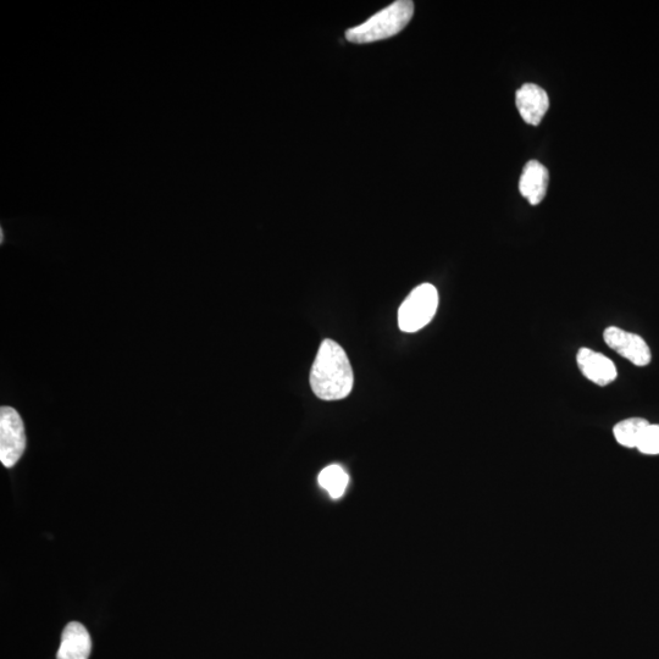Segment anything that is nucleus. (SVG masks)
<instances>
[{"label": "nucleus", "mask_w": 659, "mask_h": 659, "mask_svg": "<svg viewBox=\"0 0 659 659\" xmlns=\"http://www.w3.org/2000/svg\"><path fill=\"white\" fill-rule=\"evenodd\" d=\"M353 370L343 348L332 340H324L310 373V385L315 396L324 401H339L350 396Z\"/></svg>", "instance_id": "f257e3e1"}, {"label": "nucleus", "mask_w": 659, "mask_h": 659, "mask_svg": "<svg viewBox=\"0 0 659 659\" xmlns=\"http://www.w3.org/2000/svg\"><path fill=\"white\" fill-rule=\"evenodd\" d=\"M414 14L412 0H397L363 24L346 31L347 41L356 44L387 40L406 29Z\"/></svg>", "instance_id": "f03ea898"}, {"label": "nucleus", "mask_w": 659, "mask_h": 659, "mask_svg": "<svg viewBox=\"0 0 659 659\" xmlns=\"http://www.w3.org/2000/svg\"><path fill=\"white\" fill-rule=\"evenodd\" d=\"M439 307V292L430 284H423L411 292L398 310V325L404 332H417L434 319Z\"/></svg>", "instance_id": "7ed1b4c3"}, {"label": "nucleus", "mask_w": 659, "mask_h": 659, "mask_svg": "<svg viewBox=\"0 0 659 659\" xmlns=\"http://www.w3.org/2000/svg\"><path fill=\"white\" fill-rule=\"evenodd\" d=\"M25 448V425L20 414L11 407L0 408V462L5 468H13Z\"/></svg>", "instance_id": "20e7f679"}, {"label": "nucleus", "mask_w": 659, "mask_h": 659, "mask_svg": "<svg viewBox=\"0 0 659 659\" xmlns=\"http://www.w3.org/2000/svg\"><path fill=\"white\" fill-rule=\"evenodd\" d=\"M603 339L609 348L628 359L636 367H646L650 364L652 358L650 347L641 336L611 326L606 329Z\"/></svg>", "instance_id": "39448f33"}, {"label": "nucleus", "mask_w": 659, "mask_h": 659, "mask_svg": "<svg viewBox=\"0 0 659 659\" xmlns=\"http://www.w3.org/2000/svg\"><path fill=\"white\" fill-rule=\"evenodd\" d=\"M515 103L525 123L534 126L540 125L550 108L546 91L534 83H525L519 88L515 93Z\"/></svg>", "instance_id": "423d86ee"}, {"label": "nucleus", "mask_w": 659, "mask_h": 659, "mask_svg": "<svg viewBox=\"0 0 659 659\" xmlns=\"http://www.w3.org/2000/svg\"><path fill=\"white\" fill-rule=\"evenodd\" d=\"M577 361L585 378L598 386H607L617 379L616 364L602 353L591 351L589 348H581Z\"/></svg>", "instance_id": "0eeeda50"}, {"label": "nucleus", "mask_w": 659, "mask_h": 659, "mask_svg": "<svg viewBox=\"0 0 659 659\" xmlns=\"http://www.w3.org/2000/svg\"><path fill=\"white\" fill-rule=\"evenodd\" d=\"M92 651L90 633L82 624L71 622L66 625L57 659H88Z\"/></svg>", "instance_id": "6e6552de"}, {"label": "nucleus", "mask_w": 659, "mask_h": 659, "mask_svg": "<svg viewBox=\"0 0 659 659\" xmlns=\"http://www.w3.org/2000/svg\"><path fill=\"white\" fill-rule=\"evenodd\" d=\"M548 187V170L536 160H530L524 166L520 176L519 191L531 206H537L546 197Z\"/></svg>", "instance_id": "1a4fd4ad"}, {"label": "nucleus", "mask_w": 659, "mask_h": 659, "mask_svg": "<svg viewBox=\"0 0 659 659\" xmlns=\"http://www.w3.org/2000/svg\"><path fill=\"white\" fill-rule=\"evenodd\" d=\"M649 426L650 423L644 418L625 419L614 426L613 435L620 446L638 448L642 436Z\"/></svg>", "instance_id": "9d476101"}, {"label": "nucleus", "mask_w": 659, "mask_h": 659, "mask_svg": "<svg viewBox=\"0 0 659 659\" xmlns=\"http://www.w3.org/2000/svg\"><path fill=\"white\" fill-rule=\"evenodd\" d=\"M318 483L323 489L328 492L331 498L339 500L347 490L350 484V476L341 465L332 464L329 467L321 470L318 476Z\"/></svg>", "instance_id": "9b49d317"}, {"label": "nucleus", "mask_w": 659, "mask_h": 659, "mask_svg": "<svg viewBox=\"0 0 659 659\" xmlns=\"http://www.w3.org/2000/svg\"><path fill=\"white\" fill-rule=\"evenodd\" d=\"M638 450L646 456H658L659 454V425L650 424L639 443Z\"/></svg>", "instance_id": "f8f14e48"}]
</instances>
